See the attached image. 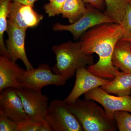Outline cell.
I'll return each instance as SVG.
<instances>
[{"label": "cell", "mask_w": 131, "mask_h": 131, "mask_svg": "<svg viewBox=\"0 0 131 131\" xmlns=\"http://www.w3.org/2000/svg\"><path fill=\"white\" fill-rule=\"evenodd\" d=\"M124 30L121 24L105 23L94 26L83 34L82 49L87 54L95 53L99 59L88 70L103 78L113 79L118 72L113 65L112 58L115 46L121 40Z\"/></svg>", "instance_id": "1"}, {"label": "cell", "mask_w": 131, "mask_h": 131, "mask_svg": "<svg viewBox=\"0 0 131 131\" xmlns=\"http://www.w3.org/2000/svg\"><path fill=\"white\" fill-rule=\"evenodd\" d=\"M52 50L56 60L52 71L67 81L76 74L79 68L94 64L92 54H87L83 51L80 41L68 42L55 45Z\"/></svg>", "instance_id": "2"}, {"label": "cell", "mask_w": 131, "mask_h": 131, "mask_svg": "<svg viewBox=\"0 0 131 131\" xmlns=\"http://www.w3.org/2000/svg\"><path fill=\"white\" fill-rule=\"evenodd\" d=\"M92 100L78 99L68 105L84 131H115L118 129L115 120L110 119L105 110Z\"/></svg>", "instance_id": "3"}, {"label": "cell", "mask_w": 131, "mask_h": 131, "mask_svg": "<svg viewBox=\"0 0 131 131\" xmlns=\"http://www.w3.org/2000/svg\"><path fill=\"white\" fill-rule=\"evenodd\" d=\"M45 119L50 124L53 131H83L64 100L51 101L49 104Z\"/></svg>", "instance_id": "4"}, {"label": "cell", "mask_w": 131, "mask_h": 131, "mask_svg": "<svg viewBox=\"0 0 131 131\" xmlns=\"http://www.w3.org/2000/svg\"><path fill=\"white\" fill-rule=\"evenodd\" d=\"M105 23L115 22L112 18L91 5L86 7V12L77 21L69 25L57 23L54 25L53 30L69 32L74 39H78L90 28Z\"/></svg>", "instance_id": "5"}, {"label": "cell", "mask_w": 131, "mask_h": 131, "mask_svg": "<svg viewBox=\"0 0 131 131\" xmlns=\"http://www.w3.org/2000/svg\"><path fill=\"white\" fill-rule=\"evenodd\" d=\"M48 64H40L37 69L25 71L18 81L22 87L41 91L42 88L50 85L62 86L67 80L60 75L53 73Z\"/></svg>", "instance_id": "6"}, {"label": "cell", "mask_w": 131, "mask_h": 131, "mask_svg": "<svg viewBox=\"0 0 131 131\" xmlns=\"http://www.w3.org/2000/svg\"><path fill=\"white\" fill-rule=\"evenodd\" d=\"M16 92L21 98L28 119L42 122L49 106V98L41 91L25 87L16 89Z\"/></svg>", "instance_id": "7"}, {"label": "cell", "mask_w": 131, "mask_h": 131, "mask_svg": "<svg viewBox=\"0 0 131 131\" xmlns=\"http://www.w3.org/2000/svg\"><path fill=\"white\" fill-rule=\"evenodd\" d=\"M85 99L92 100L103 106L107 117L115 120L114 114L117 111H126L131 113V98L130 95L115 96L107 93L100 87L84 94Z\"/></svg>", "instance_id": "8"}, {"label": "cell", "mask_w": 131, "mask_h": 131, "mask_svg": "<svg viewBox=\"0 0 131 131\" xmlns=\"http://www.w3.org/2000/svg\"><path fill=\"white\" fill-rule=\"evenodd\" d=\"M8 39L6 47L9 58L16 62L19 59L24 63L26 70L33 68L28 60L25 49L26 31L8 20L6 32Z\"/></svg>", "instance_id": "9"}, {"label": "cell", "mask_w": 131, "mask_h": 131, "mask_svg": "<svg viewBox=\"0 0 131 131\" xmlns=\"http://www.w3.org/2000/svg\"><path fill=\"white\" fill-rule=\"evenodd\" d=\"M110 81L95 75L85 67L79 68L76 72L75 81L73 89L64 101L68 105L71 104L82 95Z\"/></svg>", "instance_id": "10"}, {"label": "cell", "mask_w": 131, "mask_h": 131, "mask_svg": "<svg viewBox=\"0 0 131 131\" xmlns=\"http://www.w3.org/2000/svg\"><path fill=\"white\" fill-rule=\"evenodd\" d=\"M0 115L9 118L18 124L28 119L22 101L16 89L8 88L1 91Z\"/></svg>", "instance_id": "11"}, {"label": "cell", "mask_w": 131, "mask_h": 131, "mask_svg": "<svg viewBox=\"0 0 131 131\" xmlns=\"http://www.w3.org/2000/svg\"><path fill=\"white\" fill-rule=\"evenodd\" d=\"M25 71L7 57H0V92L8 88H23L19 82Z\"/></svg>", "instance_id": "12"}, {"label": "cell", "mask_w": 131, "mask_h": 131, "mask_svg": "<svg viewBox=\"0 0 131 131\" xmlns=\"http://www.w3.org/2000/svg\"><path fill=\"white\" fill-rule=\"evenodd\" d=\"M101 88L108 93L117 96L129 95L131 90V74L119 71L112 81Z\"/></svg>", "instance_id": "13"}, {"label": "cell", "mask_w": 131, "mask_h": 131, "mask_svg": "<svg viewBox=\"0 0 131 131\" xmlns=\"http://www.w3.org/2000/svg\"><path fill=\"white\" fill-rule=\"evenodd\" d=\"M113 65L122 71L131 74V43L119 40L115 46L113 53Z\"/></svg>", "instance_id": "14"}, {"label": "cell", "mask_w": 131, "mask_h": 131, "mask_svg": "<svg viewBox=\"0 0 131 131\" xmlns=\"http://www.w3.org/2000/svg\"><path fill=\"white\" fill-rule=\"evenodd\" d=\"M83 0H66L62 9L61 14L68 19L70 24L77 21L86 10Z\"/></svg>", "instance_id": "15"}, {"label": "cell", "mask_w": 131, "mask_h": 131, "mask_svg": "<svg viewBox=\"0 0 131 131\" xmlns=\"http://www.w3.org/2000/svg\"><path fill=\"white\" fill-rule=\"evenodd\" d=\"M12 2V0H0V53L1 56L9 58L4 40V35L7 30L8 15Z\"/></svg>", "instance_id": "16"}, {"label": "cell", "mask_w": 131, "mask_h": 131, "mask_svg": "<svg viewBox=\"0 0 131 131\" xmlns=\"http://www.w3.org/2000/svg\"><path fill=\"white\" fill-rule=\"evenodd\" d=\"M106 6L105 14L114 20L121 24L129 5L130 0H104Z\"/></svg>", "instance_id": "17"}, {"label": "cell", "mask_w": 131, "mask_h": 131, "mask_svg": "<svg viewBox=\"0 0 131 131\" xmlns=\"http://www.w3.org/2000/svg\"><path fill=\"white\" fill-rule=\"evenodd\" d=\"M30 5L20 4L19 12L21 18L28 28H33L38 26L43 19L42 15L39 14Z\"/></svg>", "instance_id": "18"}, {"label": "cell", "mask_w": 131, "mask_h": 131, "mask_svg": "<svg viewBox=\"0 0 131 131\" xmlns=\"http://www.w3.org/2000/svg\"><path fill=\"white\" fill-rule=\"evenodd\" d=\"M119 131H131V114L126 111H117L114 114Z\"/></svg>", "instance_id": "19"}, {"label": "cell", "mask_w": 131, "mask_h": 131, "mask_svg": "<svg viewBox=\"0 0 131 131\" xmlns=\"http://www.w3.org/2000/svg\"><path fill=\"white\" fill-rule=\"evenodd\" d=\"M19 6L20 3L12 2L8 15V20L26 31L28 27L21 18L19 9Z\"/></svg>", "instance_id": "20"}, {"label": "cell", "mask_w": 131, "mask_h": 131, "mask_svg": "<svg viewBox=\"0 0 131 131\" xmlns=\"http://www.w3.org/2000/svg\"><path fill=\"white\" fill-rule=\"evenodd\" d=\"M120 24L124 30L121 40L131 43V7L129 4L126 8L122 22Z\"/></svg>", "instance_id": "21"}, {"label": "cell", "mask_w": 131, "mask_h": 131, "mask_svg": "<svg viewBox=\"0 0 131 131\" xmlns=\"http://www.w3.org/2000/svg\"><path fill=\"white\" fill-rule=\"evenodd\" d=\"M66 0H52L44 6L46 13L49 17L61 14L62 9Z\"/></svg>", "instance_id": "22"}, {"label": "cell", "mask_w": 131, "mask_h": 131, "mask_svg": "<svg viewBox=\"0 0 131 131\" xmlns=\"http://www.w3.org/2000/svg\"><path fill=\"white\" fill-rule=\"evenodd\" d=\"M18 123L0 115V131H18Z\"/></svg>", "instance_id": "23"}, {"label": "cell", "mask_w": 131, "mask_h": 131, "mask_svg": "<svg viewBox=\"0 0 131 131\" xmlns=\"http://www.w3.org/2000/svg\"><path fill=\"white\" fill-rule=\"evenodd\" d=\"M42 122L26 120L19 123L18 131H39Z\"/></svg>", "instance_id": "24"}, {"label": "cell", "mask_w": 131, "mask_h": 131, "mask_svg": "<svg viewBox=\"0 0 131 131\" xmlns=\"http://www.w3.org/2000/svg\"><path fill=\"white\" fill-rule=\"evenodd\" d=\"M84 3H89L97 9H102L105 3L104 0H83Z\"/></svg>", "instance_id": "25"}, {"label": "cell", "mask_w": 131, "mask_h": 131, "mask_svg": "<svg viewBox=\"0 0 131 131\" xmlns=\"http://www.w3.org/2000/svg\"><path fill=\"white\" fill-rule=\"evenodd\" d=\"M51 125L49 122L45 119L42 121V125L39 131H52Z\"/></svg>", "instance_id": "26"}, {"label": "cell", "mask_w": 131, "mask_h": 131, "mask_svg": "<svg viewBox=\"0 0 131 131\" xmlns=\"http://www.w3.org/2000/svg\"><path fill=\"white\" fill-rule=\"evenodd\" d=\"M37 0H12V2L23 5H30L34 7V3Z\"/></svg>", "instance_id": "27"}, {"label": "cell", "mask_w": 131, "mask_h": 131, "mask_svg": "<svg viewBox=\"0 0 131 131\" xmlns=\"http://www.w3.org/2000/svg\"><path fill=\"white\" fill-rule=\"evenodd\" d=\"M129 5H130L131 7V0H130V1H129Z\"/></svg>", "instance_id": "28"}, {"label": "cell", "mask_w": 131, "mask_h": 131, "mask_svg": "<svg viewBox=\"0 0 131 131\" xmlns=\"http://www.w3.org/2000/svg\"><path fill=\"white\" fill-rule=\"evenodd\" d=\"M130 95V96L131 98V90L130 92V95Z\"/></svg>", "instance_id": "29"}, {"label": "cell", "mask_w": 131, "mask_h": 131, "mask_svg": "<svg viewBox=\"0 0 131 131\" xmlns=\"http://www.w3.org/2000/svg\"><path fill=\"white\" fill-rule=\"evenodd\" d=\"M50 1V2L51 1H52V0H49Z\"/></svg>", "instance_id": "30"}, {"label": "cell", "mask_w": 131, "mask_h": 131, "mask_svg": "<svg viewBox=\"0 0 131 131\" xmlns=\"http://www.w3.org/2000/svg\"></svg>", "instance_id": "31"}]
</instances>
